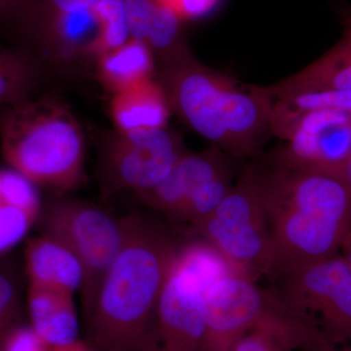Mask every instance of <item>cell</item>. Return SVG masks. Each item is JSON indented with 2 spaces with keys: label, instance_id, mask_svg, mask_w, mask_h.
Returning <instances> with one entry per match:
<instances>
[{
  "label": "cell",
  "instance_id": "obj_19",
  "mask_svg": "<svg viewBox=\"0 0 351 351\" xmlns=\"http://www.w3.org/2000/svg\"><path fill=\"white\" fill-rule=\"evenodd\" d=\"M152 52L142 41L129 39L117 49L101 55L98 66L101 82L119 93L152 80Z\"/></svg>",
  "mask_w": 351,
  "mask_h": 351
},
{
  "label": "cell",
  "instance_id": "obj_35",
  "mask_svg": "<svg viewBox=\"0 0 351 351\" xmlns=\"http://www.w3.org/2000/svg\"><path fill=\"white\" fill-rule=\"evenodd\" d=\"M343 258L348 263V267H350L351 271V233L348 239L346 240L345 244L343 246Z\"/></svg>",
  "mask_w": 351,
  "mask_h": 351
},
{
  "label": "cell",
  "instance_id": "obj_24",
  "mask_svg": "<svg viewBox=\"0 0 351 351\" xmlns=\"http://www.w3.org/2000/svg\"><path fill=\"white\" fill-rule=\"evenodd\" d=\"M232 170L219 174L196 189L170 221L177 223H195L216 209L226 193L232 189Z\"/></svg>",
  "mask_w": 351,
  "mask_h": 351
},
{
  "label": "cell",
  "instance_id": "obj_6",
  "mask_svg": "<svg viewBox=\"0 0 351 351\" xmlns=\"http://www.w3.org/2000/svg\"><path fill=\"white\" fill-rule=\"evenodd\" d=\"M184 233L208 240L252 280L267 276L271 239L255 169L247 168L216 209Z\"/></svg>",
  "mask_w": 351,
  "mask_h": 351
},
{
  "label": "cell",
  "instance_id": "obj_15",
  "mask_svg": "<svg viewBox=\"0 0 351 351\" xmlns=\"http://www.w3.org/2000/svg\"><path fill=\"white\" fill-rule=\"evenodd\" d=\"M326 89H351V16L348 14L343 38L326 54L278 84L267 87L272 99Z\"/></svg>",
  "mask_w": 351,
  "mask_h": 351
},
{
  "label": "cell",
  "instance_id": "obj_34",
  "mask_svg": "<svg viewBox=\"0 0 351 351\" xmlns=\"http://www.w3.org/2000/svg\"><path fill=\"white\" fill-rule=\"evenodd\" d=\"M304 351H351V343H345V345H334V343H328Z\"/></svg>",
  "mask_w": 351,
  "mask_h": 351
},
{
  "label": "cell",
  "instance_id": "obj_23",
  "mask_svg": "<svg viewBox=\"0 0 351 351\" xmlns=\"http://www.w3.org/2000/svg\"><path fill=\"white\" fill-rule=\"evenodd\" d=\"M274 105L293 114L319 110H331L351 114V89L298 92L274 99Z\"/></svg>",
  "mask_w": 351,
  "mask_h": 351
},
{
  "label": "cell",
  "instance_id": "obj_1",
  "mask_svg": "<svg viewBox=\"0 0 351 351\" xmlns=\"http://www.w3.org/2000/svg\"><path fill=\"white\" fill-rule=\"evenodd\" d=\"M121 221V247L84 318L94 351H156L157 308L178 243L154 218L132 213Z\"/></svg>",
  "mask_w": 351,
  "mask_h": 351
},
{
  "label": "cell",
  "instance_id": "obj_14",
  "mask_svg": "<svg viewBox=\"0 0 351 351\" xmlns=\"http://www.w3.org/2000/svg\"><path fill=\"white\" fill-rule=\"evenodd\" d=\"M25 272L29 284L75 293L82 290L84 271L80 258L56 239L39 235L25 248Z\"/></svg>",
  "mask_w": 351,
  "mask_h": 351
},
{
  "label": "cell",
  "instance_id": "obj_12",
  "mask_svg": "<svg viewBox=\"0 0 351 351\" xmlns=\"http://www.w3.org/2000/svg\"><path fill=\"white\" fill-rule=\"evenodd\" d=\"M230 170V164L218 147L201 154L186 152L162 182L138 195L147 206L165 215L170 221L196 189Z\"/></svg>",
  "mask_w": 351,
  "mask_h": 351
},
{
  "label": "cell",
  "instance_id": "obj_8",
  "mask_svg": "<svg viewBox=\"0 0 351 351\" xmlns=\"http://www.w3.org/2000/svg\"><path fill=\"white\" fill-rule=\"evenodd\" d=\"M274 283L276 294L315 320L330 343H351V271L343 256L311 263Z\"/></svg>",
  "mask_w": 351,
  "mask_h": 351
},
{
  "label": "cell",
  "instance_id": "obj_25",
  "mask_svg": "<svg viewBox=\"0 0 351 351\" xmlns=\"http://www.w3.org/2000/svg\"><path fill=\"white\" fill-rule=\"evenodd\" d=\"M91 9L100 25L97 57L117 49L130 39L124 0H101Z\"/></svg>",
  "mask_w": 351,
  "mask_h": 351
},
{
  "label": "cell",
  "instance_id": "obj_18",
  "mask_svg": "<svg viewBox=\"0 0 351 351\" xmlns=\"http://www.w3.org/2000/svg\"><path fill=\"white\" fill-rule=\"evenodd\" d=\"M41 36L61 56L78 55L96 56L100 25L92 9L78 12H45L41 24Z\"/></svg>",
  "mask_w": 351,
  "mask_h": 351
},
{
  "label": "cell",
  "instance_id": "obj_17",
  "mask_svg": "<svg viewBox=\"0 0 351 351\" xmlns=\"http://www.w3.org/2000/svg\"><path fill=\"white\" fill-rule=\"evenodd\" d=\"M170 105L163 87L149 80L115 93L112 117L119 132L165 128Z\"/></svg>",
  "mask_w": 351,
  "mask_h": 351
},
{
  "label": "cell",
  "instance_id": "obj_31",
  "mask_svg": "<svg viewBox=\"0 0 351 351\" xmlns=\"http://www.w3.org/2000/svg\"><path fill=\"white\" fill-rule=\"evenodd\" d=\"M101 0H45V12L71 13L93 8Z\"/></svg>",
  "mask_w": 351,
  "mask_h": 351
},
{
  "label": "cell",
  "instance_id": "obj_33",
  "mask_svg": "<svg viewBox=\"0 0 351 351\" xmlns=\"http://www.w3.org/2000/svg\"><path fill=\"white\" fill-rule=\"evenodd\" d=\"M50 351H94L86 341L82 339H76L73 343L69 345L53 346Z\"/></svg>",
  "mask_w": 351,
  "mask_h": 351
},
{
  "label": "cell",
  "instance_id": "obj_36",
  "mask_svg": "<svg viewBox=\"0 0 351 351\" xmlns=\"http://www.w3.org/2000/svg\"><path fill=\"white\" fill-rule=\"evenodd\" d=\"M21 1H22V0H0V12L5 10L7 8L17 5Z\"/></svg>",
  "mask_w": 351,
  "mask_h": 351
},
{
  "label": "cell",
  "instance_id": "obj_2",
  "mask_svg": "<svg viewBox=\"0 0 351 351\" xmlns=\"http://www.w3.org/2000/svg\"><path fill=\"white\" fill-rule=\"evenodd\" d=\"M255 172L269 221L272 282L338 254L351 233V189L341 178L277 166Z\"/></svg>",
  "mask_w": 351,
  "mask_h": 351
},
{
  "label": "cell",
  "instance_id": "obj_4",
  "mask_svg": "<svg viewBox=\"0 0 351 351\" xmlns=\"http://www.w3.org/2000/svg\"><path fill=\"white\" fill-rule=\"evenodd\" d=\"M0 117L2 156L36 186L73 191L84 179L85 141L77 119L52 100L31 99Z\"/></svg>",
  "mask_w": 351,
  "mask_h": 351
},
{
  "label": "cell",
  "instance_id": "obj_21",
  "mask_svg": "<svg viewBox=\"0 0 351 351\" xmlns=\"http://www.w3.org/2000/svg\"><path fill=\"white\" fill-rule=\"evenodd\" d=\"M38 77L31 58L0 47V106L11 107L31 99Z\"/></svg>",
  "mask_w": 351,
  "mask_h": 351
},
{
  "label": "cell",
  "instance_id": "obj_29",
  "mask_svg": "<svg viewBox=\"0 0 351 351\" xmlns=\"http://www.w3.org/2000/svg\"><path fill=\"white\" fill-rule=\"evenodd\" d=\"M230 351H295L284 339L265 330H251L235 341Z\"/></svg>",
  "mask_w": 351,
  "mask_h": 351
},
{
  "label": "cell",
  "instance_id": "obj_10",
  "mask_svg": "<svg viewBox=\"0 0 351 351\" xmlns=\"http://www.w3.org/2000/svg\"><path fill=\"white\" fill-rule=\"evenodd\" d=\"M186 152L165 128L119 132L106 147L104 173L114 189L141 195L162 182Z\"/></svg>",
  "mask_w": 351,
  "mask_h": 351
},
{
  "label": "cell",
  "instance_id": "obj_28",
  "mask_svg": "<svg viewBox=\"0 0 351 351\" xmlns=\"http://www.w3.org/2000/svg\"><path fill=\"white\" fill-rule=\"evenodd\" d=\"M46 343L25 321L15 325L2 339L0 351H50Z\"/></svg>",
  "mask_w": 351,
  "mask_h": 351
},
{
  "label": "cell",
  "instance_id": "obj_16",
  "mask_svg": "<svg viewBox=\"0 0 351 351\" xmlns=\"http://www.w3.org/2000/svg\"><path fill=\"white\" fill-rule=\"evenodd\" d=\"M130 39L142 41L166 59L184 49L182 21L157 0H124Z\"/></svg>",
  "mask_w": 351,
  "mask_h": 351
},
{
  "label": "cell",
  "instance_id": "obj_11",
  "mask_svg": "<svg viewBox=\"0 0 351 351\" xmlns=\"http://www.w3.org/2000/svg\"><path fill=\"white\" fill-rule=\"evenodd\" d=\"M205 294L174 261L157 308L156 351H206Z\"/></svg>",
  "mask_w": 351,
  "mask_h": 351
},
{
  "label": "cell",
  "instance_id": "obj_30",
  "mask_svg": "<svg viewBox=\"0 0 351 351\" xmlns=\"http://www.w3.org/2000/svg\"><path fill=\"white\" fill-rule=\"evenodd\" d=\"M184 21L200 19L213 12L221 0H157Z\"/></svg>",
  "mask_w": 351,
  "mask_h": 351
},
{
  "label": "cell",
  "instance_id": "obj_27",
  "mask_svg": "<svg viewBox=\"0 0 351 351\" xmlns=\"http://www.w3.org/2000/svg\"><path fill=\"white\" fill-rule=\"evenodd\" d=\"M36 186L17 171L0 170V196L3 200L39 217L43 204Z\"/></svg>",
  "mask_w": 351,
  "mask_h": 351
},
{
  "label": "cell",
  "instance_id": "obj_9",
  "mask_svg": "<svg viewBox=\"0 0 351 351\" xmlns=\"http://www.w3.org/2000/svg\"><path fill=\"white\" fill-rule=\"evenodd\" d=\"M269 131L285 142L272 165L327 170L351 154V114L319 110L293 114L272 106Z\"/></svg>",
  "mask_w": 351,
  "mask_h": 351
},
{
  "label": "cell",
  "instance_id": "obj_26",
  "mask_svg": "<svg viewBox=\"0 0 351 351\" xmlns=\"http://www.w3.org/2000/svg\"><path fill=\"white\" fill-rule=\"evenodd\" d=\"M38 219L36 215L5 202L0 196V257L8 255L23 241Z\"/></svg>",
  "mask_w": 351,
  "mask_h": 351
},
{
  "label": "cell",
  "instance_id": "obj_3",
  "mask_svg": "<svg viewBox=\"0 0 351 351\" xmlns=\"http://www.w3.org/2000/svg\"><path fill=\"white\" fill-rule=\"evenodd\" d=\"M164 91L193 131L237 157L250 156L269 131L274 99L267 88L242 89L182 52L168 60Z\"/></svg>",
  "mask_w": 351,
  "mask_h": 351
},
{
  "label": "cell",
  "instance_id": "obj_32",
  "mask_svg": "<svg viewBox=\"0 0 351 351\" xmlns=\"http://www.w3.org/2000/svg\"><path fill=\"white\" fill-rule=\"evenodd\" d=\"M325 171H329L332 174L338 176L351 189V154L343 162Z\"/></svg>",
  "mask_w": 351,
  "mask_h": 351
},
{
  "label": "cell",
  "instance_id": "obj_20",
  "mask_svg": "<svg viewBox=\"0 0 351 351\" xmlns=\"http://www.w3.org/2000/svg\"><path fill=\"white\" fill-rule=\"evenodd\" d=\"M191 237L193 239L178 245L175 265L205 292L226 277L243 276L208 240L198 237Z\"/></svg>",
  "mask_w": 351,
  "mask_h": 351
},
{
  "label": "cell",
  "instance_id": "obj_22",
  "mask_svg": "<svg viewBox=\"0 0 351 351\" xmlns=\"http://www.w3.org/2000/svg\"><path fill=\"white\" fill-rule=\"evenodd\" d=\"M23 276L12 256L0 257V343L15 325L24 321Z\"/></svg>",
  "mask_w": 351,
  "mask_h": 351
},
{
  "label": "cell",
  "instance_id": "obj_13",
  "mask_svg": "<svg viewBox=\"0 0 351 351\" xmlns=\"http://www.w3.org/2000/svg\"><path fill=\"white\" fill-rule=\"evenodd\" d=\"M73 295L63 289L29 284V324L51 348L69 345L80 339V320Z\"/></svg>",
  "mask_w": 351,
  "mask_h": 351
},
{
  "label": "cell",
  "instance_id": "obj_5",
  "mask_svg": "<svg viewBox=\"0 0 351 351\" xmlns=\"http://www.w3.org/2000/svg\"><path fill=\"white\" fill-rule=\"evenodd\" d=\"M206 351H230L251 330H265L295 351L330 343L315 320L291 306L274 289L243 276L221 279L205 294Z\"/></svg>",
  "mask_w": 351,
  "mask_h": 351
},
{
  "label": "cell",
  "instance_id": "obj_7",
  "mask_svg": "<svg viewBox=\"0 0 351 351\" xmlns=\"http://www.w3.org/2000/svg\"><path fill=\"white\" fill-rule=\"evenodd\" d=\"M36 226L41 235L66 245L80 258L83 318L87 317L121 247V221L84 201L55 199L43 205Z\"/></svg>",
  "mask_w": 351,
  "mask_h": 351
}]
</instances>
